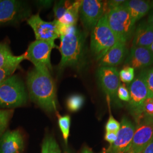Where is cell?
Returning a JSON list of instances; mask_svg holds the SVG:
<instances>
[{"mask_svg": "<svg viewBox=\"0 0 153 153\" xmlns=\"http://www.w3.org/2000/svg\"><path fill=\"white\" fill-rule=\"evenodd\" d=\"M67 153H71V152H67Z\"/></svg>", "mask_w": 153, "mask_h": 153, "instance_id": "obj_40", "label": "cell"}, {"mask_svg": "<svg viewBox=\"0 0 153 153\" xmlns=\"http://www.w3.org/2000/svg\"><path fill=\"white\" fill-rule=\"evenodd\" d=\"M71 4L72 2L69 1H59L55 2L53 9L55 20L59 21Z\"/></svg>", "mask_w": 153, "mask_h": 153, "instance_id": "obj_24", "label": "cell"}, {"mask_svg": "<svg viewBox=\"0 0 153 153\" xmlns=\"http://www.w3.org/2000/svg\"><path fill=\"white\" fill-rule=\"evenodd\" d=\"M149 48L150 49V50L151 51V52H152V53H153V42L152 44H151V45L149 47Z\"/></svg>", "mask_w": 153, "mask_h": 153, "instance_id": "obj_38", "label": "cell"}, {"mask_svg": "<svg viewBox=\"0 0 153 153\" xmlns=\"http://www.w3.org/2000/svg\"><path fill=\"white\" fill-rule=\"evenodd\" d=\"M49 153L48 136H47V137L44 139L43 143L42 144V153Z\"/></svg>", "mask_w": 153, "mask_h": 153, "instance_id": "obj_33", "label": "cell"}, {"mask_svg": "<svg viewBox=\"0 0 153 153\" xmlns=\"http://www.w3.org/2000/svg\"><path fill=\"white\" fill-rule=\"evenodd\" d=\"M141 153H153V138Z\"/></svg>", "mask_w": 153, "mask_h": 153, "instance_id": "obj_34", "label": "cell"}, {"mask_svg": "<svg viewBox=\"0 0 153 153\" xmlns=\"http://www.w3.org/2000/svg\"><path fill=\"white\" fill-rule=\"evenodd\" d=\"M120 128V124L110 114L109 119L105 125L106 131H112L117 133Z\"/></svg>", "mask_w": 153, "mask_h": 153, "instance_id": "obj_28", "label": "cell"}, {"mask_svg": "<svg viewBox=\"0 0 153 153\" xmlns=\"http://www.w3.org/2000/svg\"><path fill=\"white\" fill-rule=\"evenodd\" d=\"M27 86L34 103L48 112H57L56 88L51 73L33 69L28 73Z\"/></svg>", "mask_w": 153, "mask_h": 153, "instance_id": "obj_1", "label": "cell"}, {"mask_svg": "<svg viewBox=\"0 0 153 153\" xmlns=\"http://www.w3.org/2000/svg\"><path fill=\"white\" fill-rule=\"evenodd\" d=\"M13 112V109H0V138L5 132Z\"/></svg>", "mask_w": 153, "mask_h": 153, "instance_id": "obj_23", "label": "cell"}, {"mask_svg": "<svg viewBox=\"0 0 153 153\" xmlns=\"http://www.w3.org/2000/svg\"><path fill=\"white\" fill-rule=\"evenodd\" d=\"M99 84L108 98L115 100L120 85L119 72L115 67L100 66L97 71Z\"/></svg>", "mask_w": 153, "mask_h": 153, "instance_id": "obj_13", "label": "cell"}, {"mask_svg": "<svg viewBox=\"0 0 153 153\" xmlns=\"http://www.w3.org/2000/svg\"><path fill=\"white\" fill-rule=\"evenodd\" d=\"M100 153H106V149H103L102 152Z\"/></svg>", "mask_w": 153, "mask_h": 153, "instance_id": "obj_39", "label": "cell"}, {"mask_svg": "<svg viewBox=\"0 0 153 153\" xmlns=\"http://www.w3.org/2000/svg\"><path fill=\"white\" fill-rule=\"evenodd\" d=\"M153 42V27L148 22H142L134 30L132 47L149 48Z\"/></svg>", "mask_w": 153, "mask_h": 153, "instance_id": "obj_17", "label": "cell"}, {"mask_svg": "<svg viewBox=\"0 0 153 153\" xmlns=\"http://www.w3.org/2000/svg\"><path fill=\"white\" fill-rule=\"evenodd\" d=\"M140 75L142 76L148 88V98H153V68L142 71Z\"/></svg>", "mask_w": 153, "mask_h": 153, "instance_id": "obj_25", "label": "cell"}, {"mask_svg": "<svg viewBox=\"0 0 153 153\" xmlns=\"http://www.w3.org/2000/svg\"><path fill=\"white\" fill-rule=\"evenodd\" d=\"M126 64L134 69L148 67L153 64V53L147 47H132Z\"/></svg>", "mask_w": 153, "mask_h": 153, "instance_id": "obj_15", "label": "cell"}, {"mask_svg": "<svg viewBox=\"0 0 153 153\" xmlns=\"http://www.w3.org/2000/svg\"><path fill=\"white\" fill-rule=\"evenodd\" d=\"M16 68L0 69V82H2L12 74L16 71Z\"/></svg>", "mask_w": 153, "mask_h": 153, "instance_id": "obj_31", "label": "cell"}, {"mask_svg": "<svg viewBox=\"0 0 153 153\" xmlns=\"http://www.w3.org/2000/svg\"><path fill=\"white\" fill-rule=\"evenodd\" d=\"M117 97L121 100L129 102L130 99L129 92L124 84L120 85L117 91Z\"/></svg>", "mask_w": 153, "mask_h": 153, "instance_id": "obj_29", "label": "cell"}, {"mask_svg": "<svg viewBox=\"0 0 153 153\" xmlns=\"http://www.w3.org/2000/svg\"><path fill=\"white\" fill-rule=\"evenodd\" d=\"M54 48L57 47L53 41L35 40L29 45L26 52V59L33 63L35 68L41 71L51 73L52 70L51 55Z\"/></svg>", "mask_w": 153, "mask_h": 153, "instance_id": "obj_6", "label": "cell"}, {"mask_svg": "<svg viewBox=\"0 0 153 153\" xmlns=\"http://www.w3.org/2000/svg\"><path fill=\"white\" fill-rule=\"evenodd\" d=\"M107 13L105 1L83 0L79 9V18L88 30H92Z\"/></svg>", "mask_w": 153, "mask_h": 153, "instance_id": "obj_8", "label": "cell"}, {"mask_svg": "<svg viewBox=\"0 0 153 153\" xmlns=\"http://www.w3.org/2000/svg\"><path fill=\"white\" fill-rule=\"evenodd\" d=\"M109 27L119 40L126 43L135 30V22L125 6L121 5L110 10L106 14Z\"/></svg>", "mask_w": 153, "mask_h": 153, "instance_id": "obj_5", "label": "cell"}, {"mask_svg": "<svg viewBox=\"0 0 153 153\" xmlns=\"http://www.w3.org/2000/svg\"><path fill=\"white\" fill-rule=\"evenodd\" d=\"M58 123L62 134V137L67 145L70 133V127L71 124V118L69 115L61 116L58 115Z\"/></svg>", "mask_w": 153, "mask_h": 153, "instance_id": "obj_22", "label": "cell"}, {"mask_svg": "<svg viewBox=\"0 0 153 153\" xmlns=\"http://www.w3.org/2000/svg\"><path fill=\"white\" fill-rule=\"evenodd\" d=\"M136 126L127 117H123L115 142L106 150V153H126L131 144Z\"/></svg>", "mask_w": 153, "mask_h": 153, "instance_id": "obj_12", "label": "cell"}, {"mask_svg": "<svg viewBox=\"0 0 153 153\" xmlns=\"http://www.w3.org/2000/svg\"><path fill=\"white\" fill-rule=\"evenodd\" d=\"M27 23L32 28L36 40L55 42V39L60 38L59 22L55 19L52 22H47L37 14L28 18Z\"/></svg>", "mask_w": 153, "mask_h": 153, "instance_id": "obj_10", "label": "cell"}, {"mask_svg": "<svg viewBox=\"0 0 153 153\" xmlns=\"http://www.w3.org/2000/svg\"><path fill=\"white\" fill-rule=\"evenodd\" d=\"M27 94L22 80L11 76L0 83V108H11L26 103Z\"/></svg>", "mask_w": 153, "mask_h": 153, "instance_id": "obj_4", "label": "cell"}, {"mask_svg": "<svg viewBox=\"0 0 153 153\" xmlns=\"http://www.w3.org/2000/svg\"><path fill=\"white\" fill-rule=\"evenodd\" d=\"M23 148V138L18 130L7 131L0 138V153H20Z\"/></svg>", "mask_w": 153, "mask_h": 153, "instance_id": "obj_14", "label": "cell"}, {"mask_svg": "<svg viewBox=\"0 0 153 153\" xmlns=\"http://www.w3.org/2000/svg\"><path fill=\"white\" fill-rule=\"evenodd\" d=\"M25 59L26 52L21 56H15L7 44L0 43V69L17 68L22 61Z\"/></svg>", "mask_w": 153, "mask_h": 153, "instance_id": "obj_19", "label": "cell"}, {"mask_svg": "<svg viewBox=\"0 0 153 153\" xmlns=\"http://www.w3.org/2000/svg\"><path fill=\"white\" fill-rule=\"evenodd\" d=\"M126 52V43L119 40L99 61L100 66L115 67L123 61Z\"/></svg>", "mask_w": 153, "mask_h": 153, "instance_id": "obj_16", "label": "cell"}, {"mask_svg": "<svg viewBox=\"0 0 153 153\" xmlns=\"http://www.w3.org/2000/svg\"><path fill=\"white\" fill-rule=\"evenodd\" d=\"M49 139V153H61L60 148L58 143L56 141L55 138L48 136Z\"/></svg>", "mask_w": 153, "mask_h": 153, "instance_id": "obj_30", "label": "cell"}, {"mask_svg": "<svg viewBox=\"0 0 153 153\" xmlns=\"http://www.w3.org/2000/svg\"><path fill=\"white\" fill-rule=\"evenodd\" d=\"M85 103V98L80 94H73L66 100V107L71 112H77Z\"/></svg>", "mask_w": 153, "mask_h": 153, "instance_id": "obj_21", "label": "cell"}, {"mask_svg": "<svg viewBox=\"0 0 153 153\" xmlns=\"http://www.w3.org/2000/svg\"><path fill=\"white\" fill-rule=\"evenodd\" d=\"M148 22L153 27V11L150 14L149 19H148Z\"/></svg>", "mask_w": 153, "mask_h": 153, "instance_id": "obj_37", "label": "cell"}, {"mask_svg": "<svg viewBox=\"0 0 153 153\" xmlns=\"http://www.w3.org/2000/svg\"><path fill=\"white\" fill-rule=\"evenodd\" d=\"M153 138V119H142L137 123L131 146L126 153H141Z\"/></svg>", "mask_w": 153, "mask_h": 153, "instance_id": "obj_11", "label": "cell"}, {"mask_svg": "<svg viewBox=\"0 0 153 153\" xmlns=\"http://www.w3.org/2000/svg\"><path fill=\"white\" fill-rule=\"evenodd\" d=\"M117 136V133L112 132V131H106L104 136V139L106 141L109 142L110 145H111L116 140Z\"/></svg>", "mask_w": 153, "mask_h": 153, "instance_id": "obj_32", "label": "cell"}, {"mask_svg": "<svg viewBox=\"0 0 153 153\" xmlns=\"http://www.w3.org/2000/svg\"><path fill=\"white\" fill-rule=\"evenodd\" d=\"M121 81L124 83H131L134 79V69L129 66H124L119 73Z\"/></svg>", "mask_w": 153, "mask_h": 153, "instance_id": "obj_26", "label": "cell"}, {"mask_svg": "<svg viewBox=\"0 0 153 153\" xmlns=\"http://www.w3.org/2000/svg\"><path fill=\"white\" fill-rule=\"evenodd\" d=\"M81 153H93V152L91 149L88 147H85L83 148Z\"/></svg>", "mask_w": 153, "mask_h": 153, "instance_id": "obj_36", "label": "cell"}, {"mask_svg": "<svg viewBox=\"0 0 153 153\" xmlns=\"http://www.w3.org/2000/svg\"><path fill=\"white\" fill-rule=\"evenodd\" d=\"M81 3L82 1L72 2L59 22L68 26H76L79 17V9Z\"/></svg>", "mask_w": 153, "mask_h": 153, "instance_id": "obj_20", "label": "cell"}, {"mask_svg": "<svg viewBox=\"0 0 153 153\" xmlns=\"http://www.w3.org/2000/svg\"><path fill=\"white\" fill-rule=\"evenodd\" d=\"M119 40L109 27L105 14L91 30L90 48L93 56L100 60Z\"/></svg>", "mask_w": 153, "mask_h": 153, "instance_id": "obj_3", "label": "cell"}, {"mask_svg": "<svg viewBox=\"0 0 153 153\" xmlns=\"http://www.w3.org/2000/svg\"><path fill=\"white\" fill-rule=\"evenodd\" d=\"M60 45L59 49L61 59L59 68L63 69L66 67H76L83 59L85 37L82 31L74 26L71 32L61 36Z\"/></svg>", "mask_w": 153, "mask_h": 153, "instance_id": "obj_2", "label": "cell"}, {"mask_svg": "<svg viewBox=\"0 0 153 153\" xmlns=\"http://www.w3.org/2000/svg\"><path fill=\"white\" fill-rule=\"evenodd\" d=\"M31 9L23 1H0V26L16 23L30 17Z\"/></svg>", "mask_w": 153, "mask_h": 153, "instance_id": "obj_7", "label": "cell"}, {"mask_svg": "<svg viewBox=\"0 0 153 153\" xmlns=\"http://www.w3.org/2000/svg\"><path fill=\"white\" fill-rule=\"evenodd\" d=\"M123 5L128 9L133 21L136 23L153 9V1L144 0L126 1Z\"/></svg>", "mask_w": 153, "mask_h": 153, "instance_id": "obj_18", "label": "cell"}, {"mask_svg": "<svg viewBox=\"0 0 153 153\" xmlns=\"http://www.w3.org/2000/svg\"><path fill=\"white\" fill-rule=\"evenodd\" d=\"M39 4L42 5L43 6H46V7H49L52 4L51 1H39Z\"/></svg>", "mask_w": 153, "mask_h": 153, "instance_id": "obj_35", "label": "cell"}, {"mask_svg": "<svg viewBox=\"0 0 153 153\" xmlns=\"http://www.w3.org/2000/svg\"><path fill=\"white\" fill-rule=\"evenodd\" d=\"M130 99L129 106L130 112L138 123L141 120L144 102L148 98V91L145 82L140 74L129 86Z\"/></svg>", "mask_w": 153, "mask_h": 153, "instance_id": "obj_9", "label": "cell"}, {"mask_svg": "<svg viewBox=\"0 0 153 153\" xmlns=\"http://www.w3.org/2000/svg\"><path fill=\"white\" fill-rule=\"evenodd\" d=\"M142 119H153V98H148L144 102L141 120Z\"/></svg>", "mask_w": 153, "mask_h": 153, "instance_id": "obj_27", "label": "cell"}]
</instances>
